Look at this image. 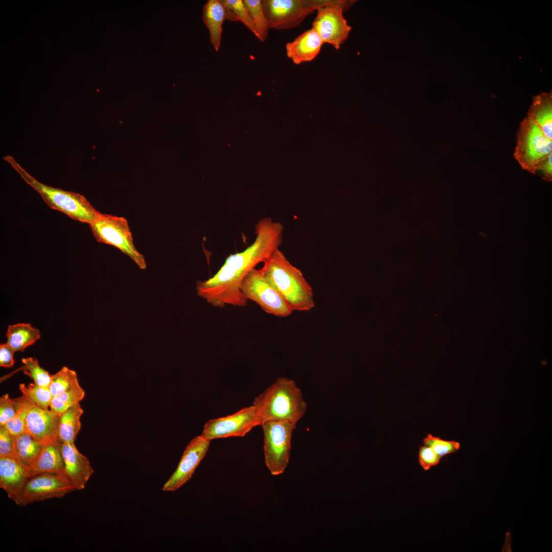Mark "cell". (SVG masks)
<instances>
[{"label":"cell","instance_id":"1","mask_svg":"<svg viewBox=\"0 0 552 552\" xmlns=\"http://www.w3.org/2000/svg\"><path fill=\"white\" fill-rule=\"evenodd\" d=\"M284 227L279 222L265 217L255 225L256 238L243 251L229 256L211 278L196 282L197 295L211 306L245 307L248 300L240 290L247 274L265 262L282 243Z\"/></svg>","mask_w":552,"mask_h":552},{"label":"cell","instance_id":"2","mask_svg":"<svg viewBox=\"0 0 552 552\" xmlns=\"http://www.w3.org/2000/svg\"><path fill=\"white\" fill-rule=\"evenodd\" d=\"M293 311H308L315 306L312 287L302 271L279 248L259 269Z\"/></svg>","mask_w":552,"mask_h":552},{"label":"cell","instance_id":"3","mask_svg":"<svg viewBox=\"0 0 552 552\" xmlns=\"http://www.w3.org/2000/svg\"><path fill=\"white\" fill-rule=\"evenodd\" d=\"M252 405L261 424L276 421L297 424L307 408L302 392L295 382L284 377L278 378L255 398Z\"/></svg>","mask_w":552,"mask_h":552},{"label":"cell","instance_id":"4","mask_svg":"<svg viewBox=\"0 0 552 552\" xmlns=\"http://www.w3.org/2000/svg\"><path fill=\"white\" fill-rule=\"evenodd\" d=\"M3 159L14 169L27 184L38 193L51 208L65 214L74 220L88 224L101 214L84 196L41 183L25 170L11 155L3 157Z\"/></svg>","mask_w":552,"mask_h":552},{"label":"cell","instance_id":"5","mask_svg":"<svg viewBox=\"0 0 552 552\" xmlns=\"http://www.w3.org/2000/svg\"><path fill=\"white\" fill-rule=\"evenodd\" d=\"M342 0H262L263 11L269 29L285 30L300 25L320 7Z\"/></svg>","mask_w":552,"mask_h":552},{"label":"cell","instance_id":"6","mask_svg":"<svg viewBox=\"0 0 552 552\" xmlns=\"http://www.w3.org/2000/svg\"><path fill=\"white\" fill-rule=\"evenodd\" d=\"M96 240L113 246L129 256L140 267H147L144 257L134 246L127 220L122 217L100 214L89 224Z\"/></svg>","mask_w":552,"mask_h":552},{"label":"cell","instance_id":"7","mask_svg":"<svg viewBox=\"0 0 552 552\" xmlns=\"http://www.w3.org/2000/svg\"><path fill=\"white\" fill-rule=\"evenodd\" d=\"M552 153V140L528 117L520 123L514 156L521 167L533 174L538 166Z\"/></svg>","mask_w":552,"mask_h":552},{"label":"cell","instance_id":"8","mask_svg":"<svg viewBox=\"0 0 552 552\" xmlns=\"http://www.w3.org/2000/svg\"><path fill=\"white\" fill-rule=\"evenodd\" d=\"M296 424L289 421H268L260 425L264 435L266 466L272 475L286 469L289 461L291 442Z\"/></svg>","mask_w":552,"mask_h":552},{"label":"cell","instance_id":"9","mask_svg":"<svg viewBox=\"0 0 552 552\" xmlns=\"http://www.w3.org/2000/svg\"><path fill=\"white\" fill-rule=\"evenodd\" d=\"M240 290L248 300L257 303L268 314L286 317L293 312L260 269L254 268L247 274L241 284Z\"/></svg>","mask_w":552,"mask_h":552},{"label":"cell","instance_id":"10","mask_svg":"<svg viewBox=\"0 0 552 552\" xmlns=\"http://www.w3.org/2000/svg\"><path fill=\"white\" fill-rule=\"evenodd\" d=\"M355 1L342 0L341 3L327 5L316 10L312 28L319 35L324 43L340 49L348 38L351 28L348 25L343 12Z\"/></svg>","mask_w":552,"mask_h":552},{"label":"cell","instance_id":"11","mask_svg":"<svg viewBox=\"0 0 552 552\" xmlns=\"http://www.w3.org/2000/svg\"><path fill=\"white\" fill-rule=\"evenodd\" d=\"M261 424L252 405L233 414L209 420L204 424L201 435L210 441L228 437H242Z\"/></svg>","mask_w":552,"mask_h":552},{"label":"cell","instance_id":"12","mask_svg":"<svg viewBox=\"0 0 552 552\" xmlns=\"http://www.w3.org/2000/svg\"><path fill=\"white\" fill-rule=\"evenodd\" d=\"M77 490L68 477L62 473L48 472L35 475L28 480L24 491L25 505L53 498H61Z\"/></svg>","mask_w":552,"mask_h":552},{"label":"cell","instance_id":"13","mask_svg":"<svg viewBox=\"0 0 552 552\" xmlns=\"http://www.w3.org/2000/svg\"><path fill=\"white\" fill-rule=\"evenodd\" d=\"M210 440L201 435L193 438L186 447L178 466L162 490L174 491L178 489L192 477L195 470L206 455Z\"/></svg>","mask_w":552,"mask_h":552},{"label":"cell","instance_id":"14","mask_svg":"<svg viewBox=\"0 0 552 552\" xmlns=\"http://www.w3.org/2000/svg\"><path fill=\"white\" fill-rule=\"evenodd\" d=\"M29 470L15 457H0V487L17 505L25 506L24 491Z\"/></svg>","mask_w":552,"mask_h":552},{"label":"cell","instance_id":"15","mask_svg":"<svg viewBox=\"0 0 552 552\" xmlns=\"http://www.w3.org/2000/svg\"><path fill=\"white\" fill-rule=\"evenodd\" d=\"M60 415L36 405L29 412L25 422L26 432L37 441L46 444L59 441L58 424Z\"/></svg>","mask_w":552,"mask_h":552},{"label":"cell","instance_id":"16","mask_svg":"<svg viewBox=\"0 0 552 552\" xmlns=\"http://www.w3.org/2000/svg\"><path fill=\"white\" fill-rule=\"evenodd\" d=\"M65 473L77 490L84 489L94 471L88 459L81 453L74 443L62 445Z\"/></svg>","mask_w":552,"mask_h":552},{"label":"cell","instance_id":"17","mask_svg":"<svg viewBox=\"0 0 552 552\" xmlns=\"http://www.w3.org/2000/svg\"><path fill=\"white\" fill-rule=\"evenodd\" d=\"M324 44L317 32L311 28L286 44V55L295 64L311 61L319 54Z\"/></svg>","mask_w":552,"mask_h":552},{"label":"cell","instance_id":"18","mask_svg":"<svg viewBox=\"0 0 552 552\" xmlns=\"http://www.w3.org/2000/svg\"><path fill=\"white\" fill-rule=\"evenodd\" d=\"M62 444L59 441L43 445L40 454L29 470L30 478L41 473L48 472L66 475L62 453Z\"/></svg>","mask_w":552,"mask_h":552},{"label":"cell","instance_id":"19","mask_svg":"<svg viewBox=\"0 0 552 552\" xmlns=\"http://www.w3.org/2000/svg\"><path fill=\"white\" fill-rule=\"evenodd\" d=\"M202 19L209 31L211 44L218 52L221 45L225 9L221 0H209L203 7Z\"/></svg>","mask_w":552,"mask_h":552},{"label":"cell","instance_id":"20","mask_svg":"<svg viewBox=\"0 0 552 552\" xmlns=\"http://www.w3.org/2000/svg\"><path fill=\"white\" fill-rule=\"evenodd\" d=\"M543 133L552 140V93H542L533 97L527 113Z\"/></svg>","mask_w":552,"mask_h":552},{"label":"cell","instance_id":"21","mask_svg":"<svg viewBox=\"0 0 552 552\" xmlns=\"http://www.w3.org/2000/svg\"><path fill=\"white\" fill-rule=\"evenodd\" d=\"M6 336L7 343L15 352H23L39 339L41 334L39 330L30 323H17L8 326Z\"/></svg>","mask_w":552,"mask_h":552},{"label":"cell","instance_id":"22","mask_svg":"<svg viewBox=\"0 0 552 552\" xmlns=\"http://www.w3.org/2000/svg\"><path fill=\"white\" fill-rule=\"evenodd\" d=\"M83 413L80 403L60 415L58 424V436L62 443H74L81 429L80 418Z\"/></svg>","mask_w":552,"mask_h":552},{"label":"cell","instance_id":"23","mask_svg":"<svg viewBox=\"0 0 552 552\" xmlns=\"http://www.w3.org/2000/svg\"><path fill=\"white\" fill-rule=\"evenodd\" d=\"M43 445L27 432L14 435L15 457L29 470L40 454Z\"/></svg>","mask_w":552,"mask_h":552},{"label":"cell","instance_id":"24","mask_svg":"<svg viewBox=\"0 0 552 552\" xmlns=\"http://www.w3.org/2000/svg\"><path fill=\"white\" fill-rule=\"evenodd\" d=\"M226 11V19L231 21H241L257 36L252 18L243 0H221Z\"/></svg>","mask_w":552,"mask_h":552},{"label":"cell","instance_id":"25","mask_svg":"<svg viewBox=\"0 0 552 552\" xmlns=\"http://www.w3.org/2000/svg\"><path fill=\"white\" fill-rule=\"evenodd\" d=\"M84 396L85 391L77 381L69 389L54 397L50 408L61 415L73 405L80 403Z\"/></svg>","mask_w":552,"mask_h":552},{"label":"cell","instance_id":"26","mask_svg":"<svg viewBox=\"0 0 552 552\" xmlns=\"http://www.w3.org/2000/svg\"><path fill=\"white\" fill-rule=\"evenodd\" d=\"M254 23L257 37L261 41L267 39L269 30L268 21L264 14L261 0H243Z\"/></svg>","mask_w":552,"mask_h":552},{"label":"cell","instance_id":"27","mask_svg":"<svg viewBox=\"0 0 552 552\" xmlns=\"http://www.w3.org/2000/svg\"><path fill=\"white\" fill-rule=\"evenodd\" d=\"M77 381L76 372L66 366H63L56 373L51 375L49 388L53 397L67 390Z\"/></svg>","mask_w":552,"mask_h":552},{"label":"cell","instance_id":"28","mask_svg":"<svg viewBox=\"0 0 552 552\" xmlns=\"http://www.w3.org/2000/svg\"><path fill=\"white\" fill-rule=\"evenodd\" d=\"M19 388L22 394L26 395L37 406L49 410L53 398L49 387L39 386L33 383L27 386L20 384Z\"/></svg>","mask_w":552,"mask_h":552},{"label":"cell","instance_id":"29","mask_svg":"<svg viewBox=\"0 0 552 552\" xmlns=\"http://www.w3.org/2000/svg\"><path fill=\"white\" fill-rule=\"evenodd\" d=\"M21 362L24 374L28 376L34 384L49 387L51 375L40 366L36 359L33 357L24 358L21 359Z\"/></svg>","mask_w":552,"mask_h":552},{"label":"cell","instance_id":"30","mask_svg":"<svg viewBox=\"0 0 552 552\" xmlns=\"http://www.w3.org/2000/svg\"><path fill=\"white\" fill-rule=\"evenodd\" d=\"M24 401L15 416L4 426L14 435L26 432L25 422L27 416L31 408L36 405L26 395L22 394Z\"/></svg>","mask_w":552,"mask_h":552},{"label":"cell","instance_id":"31","mask_svg":"<svg viewBox=\"0 0 552 552\" xmlns=\"http://www.w3.org/2000/svg\"><path fill=\"white\" fill-rule=\"evenodd\" d=\"M423 443L424 445L431 447L442 457L456 452L461 446L458 442L444 440L430 433L424 438Z\"/></svg>","mask_w":552,"mask_h":552},{"label":"cell","instance_id":"32","mask_svg":"<svg viewBox=\"0 0 552 552\" xmlns=\"http://www.w3.org/2000/svg\"><path fill=\"white\" fill-rule=\"evenodd\" d=\"M24 399L22 395L12 399L8 394L0 398V425H5L15 416L21 406Z\"/></svg>","mask_w":552,"mask_h":552},{"label":"cell","instance_id":"33","mask_svg":"<svg viewBox=\"0 0 552 552\" xmlns=\"http://www.w3.org/2000/svg\"><path fill=\"white\" fill-rule=\"evenodd\" d=\"M442 458L428 446L424 445L419 448V463L425 471H428L432 467L436 466Z\"/></svg>","mask_w":552,"mask_h":552},{"label":"cell","instance_id":"34","mask_svg":"<svg viewBox=\"0 0 552 552\" xmlns=\"http://www.w3.org/2000/svg\"><path fill=\"white\" fill-rule=\"evenodd\" d=\"M0 457H15L14 435L0 425Z\"/></svg>","mask_w":552,"mask_h":552},{"label":"cell","instance_id":"35","mask_svg":"<svg viewBox=\"0 0 552 552\" xmlns=\"http://www.w3.org/2000/svg\"><path fill=\"white\" fill-rule=\"evenodd\" d=\"M15 352L6 342L0 344V366L4 367H11L13 366L15 360L13 356Z\"/></svg>","mask_w":552,"mask_h":552},{"label":"cell","instance_id":"36","mask_svg":"<svg viewBox=\"0 0 552 552\" xmlns=\"http://www.w3.org/2000/svg\"><path fill=\"white\" fill-rule=\"evenodd\" d=\"M536 174L540 175L546 181L552 179V153L545 159L537 167Z\"/></svg>","mask_w":552,"mask_h":552}]
</instances>
